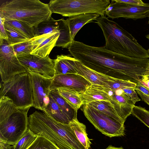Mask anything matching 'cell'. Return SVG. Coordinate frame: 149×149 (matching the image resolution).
<instances>
[{
    "label": "cell",
    "mask_w": 149,
    "mask_h": 149,
    "mask_svg": "<svg viewBox=\"0 0 149 149\" xmlns=\"http://www.w3.org/2000/svg\"><path fill=\"white\" fill-rule=\"evenodd\" d=\"M87 104L124 124L125 122L118 116L113 105L109 101L97 100L91 102Z\"/></svg>",
    "instance_id": "cell-23"
},
{
    "label": "cell",
    "mask_w": 149,
    "mask_h": 149,
    "mask_svg": "<svg viewBox=\"0 0 149 149\" xmlns=\"http://www.w3.org/2000/svg\"><path fill=\"white\" fill-rule=\"evenodd\" d=\"M27 149H59L54 144L45 137L38 135Z\"/></svg>",
    "instance_id": "cell-30"
},
{
    "label": "cell",
    "mask_w": 149,
    "mask_h": 149,
    "mask_svg": "<svg viewBox=\"0 0 149 149\" xmlns=\"http://www.w3.org/2000/svg\"><path fill=\"white\" fill-rule=\"evenodd\" d=\"M0 40H5L7 41L8 35L4 25L5 20L4 18L1 16H0Z\"/></svg>",
    "instance_id": "cell-34"
},
{
    "label": "cell",
    "mask_w": 149,
    "mask_h": 149,
    "mask_svg": "<svg viewBox=\"0 0 149 149\" xmlns=\"http://www.w3.org/2000/svg\"><path fill=\"white\" fill-rule=\"evenodd\" d=\"M34 29L36 36L56 32L60 33L58 20H55L52 17L48 20L40 22Z\"/></svg>",
    "instance_id": "cell-25"
},
{
    "label": "cell",
    "mask_w": 149,
    "mask_h": 149,
    "mask_svg": "<svg viewBox=\"0 0 149 149\" xmlns=\"http://www.w3.org/2000/svg\"><path fill=\"white\" fill-rule=\"evenodd\" d=\"M0 145L1 149H13V146L1 141H0Z\"/></svg>",
    "instance_id": "cell-39"
},
{
    "label": "cell",
    "mask_w": 149,
    "mask_h": 149,
    "mask_svg": "<svg viewBox=\"0 0 149 149\" xmlns=\"http://www.w3.org/2000/svg\"><path fill=\"white\" fill-rule=\"evenodd\" d=\"M136 92L140 96L142 101L145 102L149 106V96H147L141 92L137 90H135Z\"/></svg>",
    "instance_id": "cell-38"
},
{
    "label": "cell",
    "mask_w": 149,
    "mask_h": 149,
    "mask_svg": "<svg viewBox=\"0 0 149 149\" xmlns=\"http://www.w3.org/2000/svg\"><path fill=\"white\" fill-rule=\"evenodd\" d=\"M69 125L79 142L85 149H89L91 143L86 132V125L77 119L71 122Z\"/></svg>",
    "instance_id": "cell-24"
},
{
    "label": "cell",
    "mask_w": 149,
    "mask_h": 149,
    "mask_svg": "<svg viewBox=\"0 0 149 149\" xmlns=\"http://www.w3.org/2000/svg\"><path fill=\"white\" fill-rule=\"evenodd\" d=\"M27 72L18 59L13 46L6 40H0V72L2 82H7L16 75Z\"/></svg>",
    "instance_id": "cell-9"
},
{
    "label": "cell",
    "mask_w": 149,
    "mask_h": 149,
    "mask_svg": "<svg viewBox=\"0 0 149 149\" xmlns=\"http://www.w3.org/2000/svg\"><path fill=\"white\" fill-rule=\"evenodd\" d=\"M131 114L149 128V111L141 106L134 105Z\"/></svg>",
    "instance_id": "cell-32"
},
{
    "label": "cell",
    "mask_w": 149,
    "mask_h": 149,
    "mask_svg": "<svg viewBox=\"0 0 149 149\" xmlns=\"http://www.w3.org/2000/svg\"><path fill=\"white\" fill-rule=\"evenodd\" d=\"M29 109L16 107L7 97L0 99V141L13 146L28 129Z\"/></svg>",
    "instance_id": "cell-4"
},
{
    "label": "cell",
    "mask_w": 149,
    "mask_h": 149,
    "mask_svg": "<svg viewBox=\"0 0 149 149\" xmlns=\"http://www.w3.org/2000/svg\"><path fill=\"white\" fill-rule=\"evenodd\" d=\"M139 83L149 89V70L140 79Z\"/></svg>",
    "instance_id": "cell-36"
},
{
    "label": "cell",
    "mask_w": 149,
    "mask_h": 149,
    "mask_svg": "<svg viewBox=\"0 0 149 149\" xmlns=\"http://www.w3.org/2000/svg\"><path fill=\"white\" fill-rule=\"evenodd\" d=\"M43 111L56 121L62 124L69 125L71 123L63 113L50 94L48 102Z\"/></svg>",
    "instance_id": "cell-20"
},
{
    "label": "cell",
    "mask_w": 149,
    "mask_h": 149,
    "mask_svg": "<svg viewBox=\"0 0 149 149\" xmlns=\"http://www.w3.org/2000/svg\"><path fill=\"white\" fill-rule=\"evenodd\" d=\"M52 14L48 4L39 0H8L0 6V16L4 18L5 22L20 21L33 28L48 20Z\"/></svg>",
    "instance_id": "cell-5"
},
{
    "label": "cell",
    "mask_w": 149,
    "mask_h": 149,
    "mask_svg": "<svg viewBox=\"0 0 149 149\" xmlns=\"http://www.w3.org/2000/svg\"><path fill=\"white\" fill-rule=\"evenodd\" d=\"M17 56L28 72L39 73L49 78H52L55 76L54 60L49 56L41 57L30 54Z\"/></svg>",
    "instance_id": "cell-11"
},
{
    "label": "cell",
    "mask_w": 149,
    "mask_h": 149,
    "mask_svg": "<svg viewBox=\"0 0 149 149\" xmlns=\"http://www.w3.org/2000/svg\"><path fill=\"white\" fill-rule=\"evenodd\" d=\"M81 110L87 119L103 134L110 137L125 135L124 124L88 104L83 105Z\"/></svg>",
    "instance_id": "cell-8"
},
{
    "label": "cell",
    "mask_w": 149,
    "mask_h": 149,
    "mask_svg": "<svg viewBox=\"0 0 149 149\" xmlns=\"http://www.w3.org/2000/svg\"><path fill=\"white\" fill-rule=\"evenodd\" d=\"M3 96L10 99L18 108L29 109L33 107V89L29 72L17 74L9 81L3 83L1 88L0 97Z\"/></svg>",
    "instance_id": "cell-6"
},
{
    "label": "cell",
    "mask_w": 149,
    "mask_h": 149,
    "mask_svg": "<svg viewBox=\"0 0 149 149\" xmlns=\"http://www.w3.org/2000/svg\"><path fill=\"white\" fill-rule=\"evenodd\" d=\"M112 1H113L136 6H143L146 4L141 0H112Z\"/></svg>",
    "instance_id": "cell-35"
},
{
    "label": "cell",
    "mask_w": 149,
    "mask_h": 149,
    "mask_svg": "<svg viewBox=\"0 0 149 149\" xmlns=\"http://www.w3.org/2000/svg\"><path fill=\"white\" fill-rule=\"evenodd\" d=\"M124 93L128 97L135 105L137 102L141 100L138 97L135 88H126L123 89Z\"/></svg>",
    "instance_id": "cell-33"
},
{
    "label": "cell",
    "mask_w": 149,
    "mask_h": 149,
    "mask_svg": "<svg viewBox=\"0 0 149 149\" xmlns=\"http://www.w3.org/2000/svg\"><path fill=\"white\" fill-rule=\"evenodd\" d=\"M38 136L28 128L20 139L13 146V149H27L33 143Z\"/></svg>",
    "instance_id": "cell-28"
},
{
    "label": "cell",
    "mask_w": 149,
    "mask_h": 149,
    "mask_svg": "<svg viewBox=\"0 0 149 149\" xmlns=\"http://www.w3.org/2000/svg\"><path fill=\"white\" fill-rule=\"evenodd\" d=\"M105 14L112 19L120 17L136 20L142 19L149 15V3L136 6L113 1L106 8Z\"/></svg>",
    "instance_id": "cell-10"
},
{
    "label": "cell",
    "mask_w": 149,
    "mask_h": 149,
    "mask_svg": "<svg viewBox=\"0 0 149 149\" xmlns=\"http://www.w3.org/2000/svg\"><path fill=\"white\" fill-rule=\"evenodd\" d=\"M71 55L95 71L117 79L137 84L149 70V58L127 56L74 40L68 48Z\"/></svg>",
    "instance_id": "cell-1"
},
{
    "label": "cell",
    "mask_w": 149,
    "mask_h": 149,
    "mask_svg": "<svg viewBox=\"0 0 149 149\" xmlns=\"http://www.w3.org/2000/svg\"><path fill=\"white\" fill-rule=\"evenodd\" d=\"M74 67L77 74L84 77L92 85H105L117 79L91 70L77 59L75 62Z\"/></svg>",
    "instance_id": "cell-16"
},
{
    "label": "cell",
    "mask_w": 149,
    "mask_h": 149,
    "mask_svg": "<svg viewBox=\"0 0 149 149\" xmlns=\"http://www.w3.org/2000/svg\"><path fill=\"white\" fill-rule=\"evenodd\" d=\"M95 20L103 31L106 49L131 57L149 58L147 50L118 23L104 16L99 17Z\"/></svg>",
    "instance_id": "cell-3"
},
{
    "label": "cell",
    "mask_w": 149,
    "mask_h": 149,
    "mask_svg": "<svg viewBox=\"0 0 149 149\" xmlns=\"http://www.w3.org/2000/svg\"><path fill=\"white\" fill-rule=\"evenodd\" d=\"M146 38L149 40V34L147 35L146 36Z\"/></svg>",
    "instance_id": "cell-41"
},
{
    "label": "cell",
    "mask_w": 149,
    "mask_h": 149,
    "mask_svg": "<svg viewBox=\"0 0 149 149\" xmlns=\"http://www.w3.org/2000/svg\"><path fill=\"white\" fill-rule=\"evenodd\" d=\"M0 149H1L0 148Z\"/></svg>",
    "instance_id": "cell-43"
},
{
    "label": "cell",
    "mask_w": 149,
    "mask_h": 149,
    "mask_svg": "<svg viewBox=\"0 0 149 149\" xmlns=\"http://www.w3.org/2000/svg\"><path fill=\"white\" fill-rule=\"evenodd\" d=\"M135 90H138L144 94L149 96V89L138 83L136 84L135 87Z\"/></svg>",
    "instance_id": "cell-37"
},
{
    "label": "cell",
    "mask_w": 149,
    "mask_h": 149,
    "mask_svg": "<svg viewBox=\"0 0 149 149\" xmlns=\"http://www.w3.org/2000/svg\"><path fill=\"white\" fill-rule=\"evenodd\" d=\"M105 149H124L123 147H116L113 146L111 145L109 146L107 148Z\"/></svg>",
    "instance_id": "cell-40"
},
{
    "label": "cell",
    "mask_w": 149,
    "mask_h": 149,
    "mask_svg": "<svg viewBox=\"0 0 149 149\" xmlns=\"http://www.w3.org/2000/svg\"><path fill=\"white\" fill-rule=\"evenodd\" d=\"M48 5L52 13L65 17L94 13L104 16L109 0H51Z\"/></svg>",
    "instance_id": "cell-7"
},
{
    "label": "cell",
    "mask_w": 149,
    "mask_h": 149,
    "mask_svg": "<svg viewBox=\"0 0 149 149\" xmlns=\"http://www.w3.org/2000/svg\"><path fill=\"white\" fill-rule=\"evenodd\" d=\"M91 84L82 76L77 74L55 75L52 78L50 90L59 88H72L79 93H84Z\"/></svg>",
    "instance_id": "cell-13"
},
{
    "label": "cell",
    "mask_w": 149,
    "mask_h": 149,
    "mask_svg": "<svg viewBox=\"0 0 149 149\" xmlns=\"http://www.w3.org/2000/svg\"><path fill=\"white\" fill-rule=\"evenodd\" d=\"M58 21L59 26L60 35L55 47L68 48L72 43V41L66 20L62 18L58 20Z\"/></svg>",
    "instance_id": "cell-26"
},
{
    "label": "cell",
    "mask_w": 149,
    "mask_h": 149,
    "mask_svg": "<svg viewBox=\"0 0 149 149\" xmlns=\"http://www.w3.org/2000/svg\"><path fill=\"white\" fill-rule=\"evenodd\" d=\"M76 59L70 55H58L54 59L55 75L67 74H77L74 67Z\"/></svg>",
    "instance_id": "cell-19"
},
{
    "label": "cell",
    "mask_w": 149,
    "mask_h": 149,
    "mask_svg": "<svg viewBox=\"0 0 149 149\" xmlns=\"http://www.w3.org/2000/svg\"><path fill=\"white\" fill-rule=\"evenodd\" d=\"M4 24L13 27L29 39L36 36L34 28L24 22L13 20L6 21Z\"/></svg>",
    "instance_id": "cell-27"
},
{
    "label": "cell",
    "mask_w": 149,
    "mask_h": 149,
    "mask_svg": "<svg viewBox=\"0 0 149 149\" xmlns=\"http://www.w3.org/2000/svg\"><path fill=\"white\" fill-rule=\"evenodd\" d=\"M147 51H148V52L149 54V49H148L147 50Z\"/></svg>",
    "instance_id": "cell-42"
},
{
    "label": "cell",
    "mask_w": 149,
    "mask_h": 149,
    "mask_svg": "<svg viewBox=\"0 0 149 149\" xmlns=\"http://www.w3.org/2000/svg\"><path fill=\"white\" fill-rule=\"evenodd\" d=\"M32 39L12 46L17 56L31 54L33 50Z\"/></svg>",
    "instance_id": "cell-31"
},
{
    "label": "cell",
    "mask_w": 149,
    "mask_h": 149,
    "mask_svg": "<svg viewBox=\"0 0 149 149\" xmlns=\"http://www.w3.org/2000/svg\"><path fill=\"white\" fill-rule=\"evenodd\" d=\"M79 95L83 105L97 100L110 101L111 100L104 85H91L85 92L79 94Z\"/></svg>",
    "instance_id": "cell-18"
},
{
    "label": "cell",
    "mask_w": 149,
    "mask_h": 149,
    "mask_svg": "<svg viewBox=\"0 0 149 149\" xmlns=\"http://www.w3.org/2000/svg\"><path fill=\"white\" fill-rule=\"evenodd\" d=\"M28 128L49 140L59 149H85L69 125L59 123L44 112L36 111L29 116Z\"/></svg>",
    "instance_id": "cell-2"
},
{
    "label": "cell",
    "mask_w": 149,
    "mask_h": 149,
    "mask_svg": "<svg viewBox=\"0 0 149 149\" xmlns=\"http://www.w3.org/2000/svg\"><path fill=\"white\" fill-rule=\"evenodd\" d=\"M100 16L94 13L84 14L69 17L66 19L72 42L77 33L84 25L95 20Z\"/></svg>",
    "instance_id": "cell-17"
},
{
    "label": "cell",
    "mask_w": 149,
    "mask_h": 149,
    "mask_svg": "<svg viewBox=\"0 0 149 149\" xmlns=\"http://www.w3.org/2000/svg\"><path fill=\"white\" fill-rule=\"evenodd\" d=\"M29 72L33 89V107L43 111L48 102L52 78L45 77L39 73Z\"/></svg>",
    "instance_id": "cell-12"
},
{
    "label": "cell",
    "mask_w": 149,
    "mask_h": 149,
    "mask_svg": "<svg viewBox=\"0 0 149 149\" xmlns=\"http://www.w3.org/2000/svg\"><path fill=\"white\" fill-rule=\"evenodd\" d=\"M50 94L63 113L71 122L77 119V111L72 107L59 93L57 89L50 91Z\"/></svg>",
    "instance_id": "cell-21"
},
{
    "label": "cell",
    "mask_w": 149,
    "mask_h": 149,
    "mask_svg": "<svg viewBox=\"0 0 149 149\" xmlns=\"http://www.w3.org/2000/svg\"><path fill=\"white\" fill-rule=\"evenodd\" d=\"M56 89L60 95L75 110L77 111L83 105L79 96V93L74 89L69 88H59Z\"/></svg>",
    "instance_id": "cell-22"
},
{
    "label": "cell",
    "mask_w": 149,
    "mask_h": 149,
    "mask_svg": "<svg viewBox=\"0 0 149 149\" xmlns=\"http://www.w3.org/2000/svg\"><path fill=\"white\" fill-rule=\"evenodd\" d=\"M4 25L8 37L7 41L11 45L19 44L29 39L13 27L5 24Z\"/></svg>",
    "instance_id": "cell-29"
},
{
    "label": "cell",
    "mask_w": 149,
    "mask_h": 149,
    "mask_svg": "<svg viewBox=\"0 0 149 149\" xmlns=\"http://www.w3.org/2000/svg\"><path fill=\"white\" fill-rule=\"evenodd\" d=\"M107 93L113 105L118 116L125 122L127 118L131 114L135 105L121 89H115L106 85Z\"/></svg>",
    "instance_id": "cell-14"
},
{
    "label": "cell",
    "mask_w": 149,
    "mask_h": 149,
    "mask_svg": "<svg viewBox=\"0 0 149 149\" xmlns=\"http://www.w3.org/2000/svg\"><path fill=\"white\" fill-rule=\"evenodd\" d=\"M59 35V32H56L35 36L32 39L33 50L31 54L41 57L49 56L55 47Z\"/></svg>",
    "instance_id": "cell-15"
}]
</instances>
